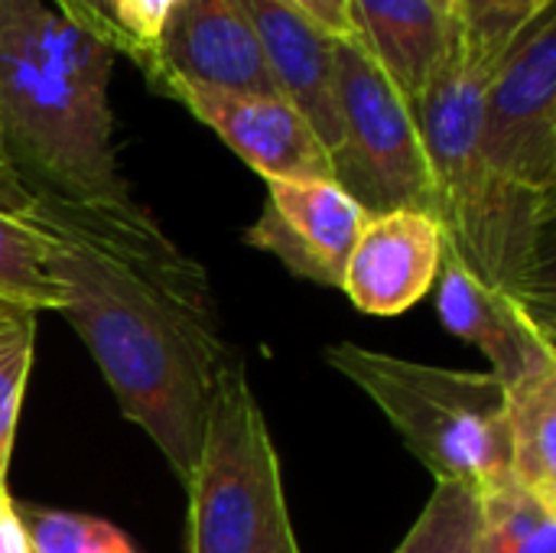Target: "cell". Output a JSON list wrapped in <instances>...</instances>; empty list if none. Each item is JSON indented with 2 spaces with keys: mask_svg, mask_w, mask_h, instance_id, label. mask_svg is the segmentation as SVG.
Wrapping results in <instances>:
<instances>
[{
  "mask_svg": "<svg viewBox=\"0 0 556 553\" xmlns=\"http://www.w3.org/2000/svg\"><path fill=\"white\" fill-rule=\"evenodd\" d=\"M49 231L46 267L124 417L186 482L228 359L202 267L153 218L72 228L39 199L26 212Z\"/></svg>",
  "mask_w": 556,
  "mask_h": 553,
  "instance_id": "6da1fadb",
  "label": "cell"
},
{
  "mask_svg": "<svg viewBox=\"0 0 556 553\" xmlns=\"http://www.w3.org/2000/svg\"><path fill=\"white\" fill-rule=\"evenodd\" d=\"M114 49L49 0H0V147L39 196L127 212L108 104Z\"/></svg>",
  "mask_w": 556,
  "mask_h": 553,
  "instance_id": "7a4b0ae2",
  "label": "cell"
},
{
  "mask_svg": "<svg viewBox=\"0 0 556 553\" xmlns=\"http://www.w3.org/2000/svg\"><path fill=\"white\" fill-rule=\"evenodd\" d=\"M489 72L450 20L446 52L410 104L437 196L433 218L450 257L554 326V264L547 251L554 196L521 189L482 160L476 134Z\"/></svg>",
  "mask_w": 556,
  "mask_h": 553,
  "instance_id": "3957f363",
  "label": "cell"
},
{
  "mask_svg": "<svg viewBox=\"0 0 556 553\" xmlns=\"http://www.w3.org/2000/svg\"><path fill=\"white\" fill-rule=\"evenodd\" d=\"M323 355L381 407L437 482L479 489L511 469L508 388L492 372L420 365L355 342H336Z\"/></svg>",
  "mask_w": 556,
  "mask_h": 553,
  "instance_id": "277c9868",
  "label": "cell"
},
{
  "mask_svg": "<svg viewBox=\"0 0 556 553\" xmlns=\"http://www.w3.org/2000/svg\"><path fill=\"white\" fill-rule=\"evenodd\" d=\"M189 489V553H303L264 411L241 362L222 368Z\"/></svg>",
  "mask_w": 556,
  "mask_h": 553,
  "instance_id": "5b68a950",
  "label": "cell"
},
{
  "mask_svg": "<svg viewBox=\"0 0 556 553\" xmlns=\"http://www.w3.org/2000/svg\"><path fill=\"white\" fill-rule=\"evenodd\" d=\"M336 98L342 140L332 150V179L368 212L417 209L437 215L427 153L410 104L358 42L336 39Z\"/></svg>",
  "mask_w": 556,
  "mask_h": 553,
  "instance_id": "8992f818",
  "label": "cell"
},
{
  "mask_svg": "<svg viewBox=\"0 0 556 553\" xmlns=\"http://www.w3.org/2000/svg\"><path fill=\"white\" fill-rule=\"evenodd\" d=\"M479 153L492 173L531 189L556 186V20L541 13L492 65L479 104Z\"/></svg>",
  "mask_w": 556,
  "mask_h": 553,
  "instance_id": "52a82bcc",
  "label": "cell"
},
{
  "mask_svg": "<svg viewBox=\"0 0 556 553\" xmlns=\"http://www.w3.org/2000/svg\"><path fill=\"white\" fill-rule=\"evenodd\" d=\"M365 222L368 212L336 179H267L264 212L244 231V244L274 254L303 280L342 287Z\"/></svg>",
  "mask_w": 556,
  "mask_h": 553,
  "instance_id": "ba28073f",
  "label": "cell"
},
{
  "mask_svg": "<svg viewBox=\"0 0 556 553\" xmlns=\"http://www.w3.org/2000/svg\"><path fill=\"white\" fill-rule=\"evenodd\" d=\"M156 88L212 127L264 179H332L329 150L280 95L222 91L179 78H166Z\"/></svg>",
  "mask_w": 556,
  "mask_h": 553,
  "instance_id": "9c48e42d",
  "label": "cell"
},
{
  "mask_svg": "<svg viewBox=\"0 0 556 553\" xmlns=\"http://www.w3.org/2000/svg\"><path fill=\"white\" fill-rule=\"evenodd\" d=\"M147 75L153 85L179 78L222 91L280 95L238 0H179Z\"/></svg>",
  "mask_w": 556,
  "mask_h": 553,
  "instance_id": "30bf717a",
  "label": "cell"
},
{
  "mask_svg": "<svg viewBox=\"0 0 556 553\" xmlns=\"http://www.w3.org/2000/svg\"><path fill=\"white\" fill-rule=\"evenodd\" d=\"M437 277V310L443 326L463 342L476 345L508 391L556 368L554 326H547L521 300L482 284L446 251Z\"/></svg>",
  "mask_w": 556,
  "mask_h": 553,
  "instance_id": "8fae6325",
  "label": "cell"
},
{
  "mask_svg": "<svg viewBox=\"0 0 556 553\" xmlns=\"http://www.w3.org/2000/svg\"><path fill=\"white\" fill-rule=\"evenodd\" d=\"M440 261L443 231L433 215L417 209L368 215L339 290L368 316H401L427 297Z\"/></svg>",
  "mask_w": 556,
  "mask_h": 553,
  "instance_id": "7c38bea8",
  "label": "cell"
},
{
  "mask_svg": "<svg viewBox=\"0 0 556 553\" xmlns=\"http://www.w3.org/2000/svg\"><path fill=\"white\" fill-rule=\"evenodd\" d=\"M248 13L270 78L283 101H290L316 130L323 147L332 150L342 140L339 98H336V39L296 10L277 0H238Z\"/></svg>",
  "mask_w": 556,
  "mask_h": 553,
  "instance_id": "4fadbf2b",
  "label": "cell"
},
{
  "mask_svg": "<svg viewBox=\"0 0 556 553\" xmlns=\"http://www.w3.org/2000/svg\"><path fill=\"white\" fill-rule=\"evenodd\" d=\"M349 16L358 42L414 104L446 52L450 20L430 0H349Z\"/></svg>",
  "mask_w": 556,
  "mask_h": 553,
  "instance_id": "5bb4252c",
  "label": "cell"
},
{
  "mask_svg": "<svg viewBox=\"0 0 556 553\" xmlns=\"http://www.w3.org/2000/svg\"><path fill=\"white\" fill-rule=\"evenodd\" d=\"M511 476L556 508V368L508 391Z\"/></svg>",
  "mask_w": 556,
  "mask_h": 553,
  "instance_id": "9a60e30c",
  "label": "cell"
},
{
  "mask_svg": "<svg viewBox=\"0 0 556 553\" xmlns=\"http://www.w3.org/2000/svg\"><path fill=\"white\" fill-rule=\"evenodd\" d=\"M472 553H556V508L528 492L511 469L479 486Z\"/></svg>",
  "mask_w": 556,
  "mask_h": 553,
  "instance_id": "2e32d148",
  "label": "cell"
},
{
  "mask_svg": "<svg viewBox=\"0 0 556 553\" xmlns=\"http://www.w3.org/2000/svg\"><path fill=\"white\" fill-rule=\"evenodd\" d=\"M49 231L33 215L0 212V300L26 313H62L65 297L46 267Z\"/></svg>",
  "mask_w": 556,
  "mask_h": 553,
  "instance_id": "e0dca14e",
  "label": "cell"
},
{
  "mask_svg": "<svg viewBox=\"0 0 556 553\" xmlns=\"http://www.w3.org/2000/svg\"><path fill=\"white\" fill-rule=\"evenodd\" d=\"M479 525V489L472 482H437L420 518L394 553H472Z\"/></svg>",
  "mask_w": 556,
  "mask_h": 553,
  "instance_id": "ac0fdd59",
  "label": "cell"
},
{
  "mask_svg": "<svg viewBox=\"0 0 556 553\" xmlns=\"http://www.w3.org/2000/svg\"><path fill=\"white\" fill-rule=\"evenodd\" d=\"M547 10H554V0H456L450 20L456 23L466 49L492 68L508 46Z\"/></svg>",
  "mask_w": 556,
  "mask_h": 553,
  "instance_id": "d6986e66",
  "label": "cell"
},
{
  "mask_svg": "<svg viewBox=\"0 0 556 553\" xmlns=\"http://www.w3.org/2000/svg\"><path fill=\"white\" fill-rule=\"evenodd\" d=\"M29 553H140L130 538L104 518L16 505Z\"/></svg>",
  "mask_w": 556,
  "mask_h": 553,
  "instance_id": "ffe728a7",
  "label": "cell"
},
{
  "mask_svg": "<svg viewBox=\"0 0 556 553\" xmlns=\"http://www.w3.org/2000/svg\"><path fill=\"white\" fill-rule=\"evenodd\" d=\"M36 352V313L0 310V479H7L16 420Z\"/></svg>",
  "mask_w": 556,
  "mask_h": 553,
  "instance_id": "44dd1931",
  "label": "cell"
},
{
  "mask_svg": "<svg viewBox=\"0 0 556 553\" xmlns=\"http://www.w3.org/2000/svg\"><path fill=\"white\" fill-rule=\"evenodd\" d=\"M176 7L179 0H104L111 23L117 26V33L130 49V59L140 62L143 68L150 65Z\"/></svg>",
  "mask_w": 556,
  "mask_h": 553,
  "instance_id": "7402d4cb",
  "label": "cell"
},
{
  "mask_svg": "<svg viewBox=\"0 0 556 553\" xmlns=\"http://www.w3.org/2000/svg\"><path fill=\"white\" fill-rule=\"evenodd\" d=\"M49 3H52L65 20H72L75 26H81V29H88L91 36H98L101 42H108L117 55H121V52L130 55L124 36L117 33V26L111 23V16H108V10H104V0H49Z\"/></svg>",
  "mask_w": 556,
  "mask_h": 553,
  "instance_id": "603a6c76",
  "label": "cell"
},
{
  "mask_svg": "<svg viewBox=\"0 0 556 553\" xmlns=\"http://www.w3.org/2000/svg\"><path fill=\"white\" fill-rule=\"evenodd\" d=\"M277 3L296 10L300 16H306L329 36H352L349 0H277Z\"/></svg>",
  "mask_w": 556,
  "mask_h": 553,
  "instance_id": "cb8c5ba5",
  "label": "cell"
},
{
  "mask_svg": "<svg viewBox=\"0 0 556 553\" xmlns=\"http://www.w3.org/2000/svg\"><path fill=\"white\" fill-rule=\"evenodd\" d=\"M36 202V192L20 179V173L13 169V163L7 160L3 147H0V212H13V215H26Z\"/></svg>",
  "mask_w": 556,
  "mask_h": 553,
  "instance_id": "d4e9b609",
  "label": "cell"
},
{
  "mask_svg": "<svg viewBox=\"0 0 556 553\" xmlns=\"http://www.w3.org/2000/svg\"><path fill=\"white\" fill-rule=\"evenodd\" d=\"M0 553H29L26 528L20 521L13 495L7 489V479H0Z\"/></svg>",
  "mask_w": 556,
  "mask_h": 553,
  "instance_id": "484cf974",
  "label": "cell"
},
{
  "mask_svg": "<svg viewBox=\"0 0 556 553\" xmlns=\"http://www.w3.org/2000/svg\"><path fill=\"white\" fill-rule=\"evenodd\" d=\"M433 7H437V13H443L446 20L453 16V10H456V0H430Z\"/></svg>",
  "mask_w": 556,
  "mask_h": 553,
  "instance_id": "4316f807",
  "label": "cell"
},
{
  "mask_svg": "<svg viewBox=\"0 0 556 553\" xmlns=\"http://www.w3.org/2000/svg\"><path fill=\"white\" fill-rule=\"evenodd\" d=\"M0 310H16V306H10V303H3V300H0Z\"/></svg>",
  "mask_w": 556,
  "mask_h": 553,
  "instance_id": "83f0119b",
  "label": "cell"
}]
</instances>
